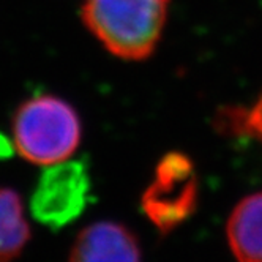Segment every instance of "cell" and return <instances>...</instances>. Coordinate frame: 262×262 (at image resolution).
<instances>
[{
    "instance_id": "9",
    "label": "cell",
    "mask_w": 262,
    "mask_h": 262,
    "mask_svg": "<svg viewBox=\"0 0 262 262\" xmlns=\"http://www.w3.org/2000/svg\"><path fill=\"white\" fill-rule=\"evenodd\" d=\"M13 152V145L10 144V141L0 133V158H7L10 157Z\"/></svg>"
},
{
    "instance_id": "1",
    "label": "cell",
    "mask_w": 262,
    "mask_h": 262,
    "mask_svg": "<svg viewBox=\"0 0 262 262\" xmlns=\"http://www.w3.org/2000/svg\"><path fill=\"white\" fill-rule=\"evenodd\" d=\"M169 0H84L82 21L103 48L125 60H144L161 40Z\"/></svg>"
},
{
    "instance_id": "5",
    "label": "cell",
    "mask_w": 262,
    "mask_h": 262,
    "mask_svg": "<svg viewBox=\"0 0 262 262\" xmlns=\"http://www.w3.org/2000/svg\"><path fill=\"white\" fill-rule=\"evenodd\" d=\"M136 235L116 221L85 226L73 242L68 262H141Z\"/></svg>"
},
{
    "instance_id": "2",
    "label": "cell",
    "mask_w": 262,
    "mask_h": 262,
    "mask_svg": "<svg viewBox=\"0 0 262 262\" xmlns=\"http://www.w3.org/2000/svg\"><path fill=\"white\" fill-rule=\"evenodd\" d=\"M82 125L76 109L55 95H36L17 107L13 119V147L38 166L67 161L78 150Z\"/></svg>"
},
{
    "instance_id": "4",
    "label": "cell",
    "mask_w": 262,
    "mask_h": 262,
    "mask_svg": "<svg viewBox=\"0 0 262 262\" xmlns=\"http://www.w3.org/2000/svg\"><path fill=\"white\" fill-rule=\"evenodd\" d=\"M90 191L89 167L82 161L67 160L46 166L33 190L30 212L43 226L57 231L85 210Z\"/></svg>"
},
{
    "instance_id": "6",
    "label": "cell",
    "mask_w": 262,
    "mask_h": 262,
    "mask_svg": "<svg viewBox=\"0 0 262 262\" xmlns=\"http://www.w3.org/2000/svg\"><path fill=\"white\" fill-rule=\"evenodd\" d=\"M226 234L238 262H262V191L243 198L235 205Z\"/></svg>"
},
{
    "instance_id": "3",
    "label": "cell",
    "mask_w": 262,
    "mask_h": 262,
    "mask_svg": "<svg viewBox=\"0 0 262 262\" xmlns=\"http://www.w3.org/2000/svg\"><path fill=\"white\" fill-rule=\"evenodd\" d=\"M198 177L191 160L183 154H167L157 164L141 207L154 226L167 234L191 218L198 207Z\"/></svg>"
},
{
    "instance_id": "7",
    "label": "cell",
    "mask_w": 262,
    "mask_h": 262,
    "mask_svg": "<svg viewBox=\"0 0 262 262\" xmlns=\"http://www.w3.org/2000/svg\"><path fill=\"white\" fill-rule=\"evenodd\" d=\"M30 240V226L21 196L0 186V262L19 257Z\"/></svg>"
},
{
    "instance_id": "8",
    "label": "cell",
    "mask_w": 262,
    "mask_h": 262,
    "mask_svg": "<svg viewBox=\"0 0 262 262\" xmlns=\"http://www.w3.org/2000/svg\"><path fill=\"white\" fill-rule=\"evenodd\" d=\"M232 128L262 141V97L248 111H242L231 117Z\"/></svg>"
}]
</instances>
